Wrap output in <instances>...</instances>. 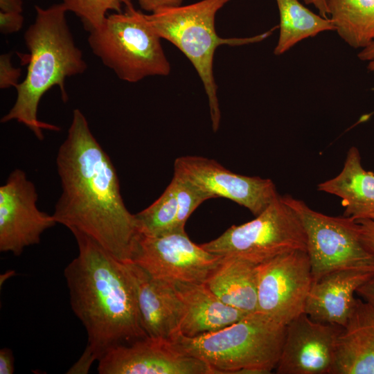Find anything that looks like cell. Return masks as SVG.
I'll return each mask as SVG.
<instances>
[{"mask_svg":"<svg viewBox=\"0 0 374 374\" xmlns=\"http://www.w3.org/2000/svg\"><path fill=\"white\" fill-rule=\"evenodd\" d=\"M211 197L181 176L174 173L161 195L148 208L134 214L138 231L146 236L184 231L194 211Z\"/></svg>","mask_w":374,"mask_h":374,"instance_id":"obj_15","label":"cell"},{"mask_svg":"<svg viewBox=\"0 0 374 374\" xmlns=\"http://www.w3.org/2000/svg\"><path fill=\"white\" fill-rule=\"evenodd\" d=\"M129 265L144 330L148 337L170 341L179 332V301L172 285L153 278L133 262Z\"/></svg>","mask_w":374,"mask_h":374,"instance_id":"obj_19","label":"cell"},{"mask_svg":"<svg viewBox=\"0 0 374 374\" xmlns=\"http://www.w3.org/2000/svg\"><path fill=\"white\" fill-rule=\"evenodd\" d=\"M15 372V359L8 348L0 350V374H12Z\"/></svg>","mask_w":374,"mask_h":374,"instance_id":"obj_29","label":"cell"},{"mask_svg":"<svg viewBox=\"0 0 374 374\" xmlns=\"http://www.w3.org/2000/svg\"><path fill=\"white\" fill-rule=\"evenodd\" d=\"M357 293L364 301L374 305V276L359 287L357 290Z\"/></svg>","mask_w":374,"mask_h":374,"instance_id":"obj_30","label":"cell"},{"mask_svg":"<svg viewBox=\"0 0 374 374\" xmlns=\"http://www.w3.org/2000/svg\"><path fill=\"white\" fill-rule=\"evenodd\" d=\"M367 217V218L374 220V211L368 213V215H366L365 217Z\"/></svg>","mask_w":374,"mask_h":374,"instance_id":"obj_34","label":"cell"},{"mask_svg":"<svg viewBox=\"0 0 374 374\" xmlns=\"http://www.w3.org/2000/svg\"><path fill=\"white\" fill-rule=\"evenodd\" d=\"M231 0H201L192 4L163 8L146 15L161 39L179 48L195 69L208 100L213 130L220 124L221 112L213 74V59L221 45L232 46L261 42L278 27L249 37L222 38L215 30L217 12Z\"/></svg>","mask_w":374,"mask_h":374,"instance_id":"obj_5","label":"cell"},{"mask_svg":"<svg viewBox=\"0 0 374 374\" xmlns=\"http://www.w3.org/2000/svg\"><path fill=\"white\" fill-rule=\"evenodd\" d=\"M282 199L297 214L307 237L313 282L339 270L374 272V255L363 243L351 217H332L310 208L290 196Z\"/></svg>","mask_w":374,"mask_h":374,"instance_id":"obj_8","label":"cell"},{"mask_svg":"<svg viewBox=\"0 0 374 374\" xmlns=\"http://www.w3.org/2000/svg\"><path fill=\"white\" fill-rule=\"evenodd\" d=\"M354 219L357 224L359 235L363 243L374 255V220L367 217H358Z\"/></svg>","mask_w":374,"mask_h":374,"instance_id":"obj_27","label":"cell"},{"mask_svg":"<svg viewBox=\"0 0 374 374\" xmlns=\"http://www.w3.org/2000/svg\"><path fill=\"white\" fill-rule=\"evenodd\" d=\"M313 283L307 251L295 250L257 265V312L286 326L304 313Z\"/></svg>","mask_w":374,"mask_h":374,"instance_id":"obj_9","label":"cell"},{"mask_svg":"<svg viewBox=\"0 0 374 374\" xmlns=\"http://www.w3.org/2000/svg\"><path fill=\"white\" fill-rule=\"evenodd\" d=\"M62 3L80 18L88 32L100 27L109 11L121 12L123 6H133L132 0H62Z\"/></svg>","mask_w":374,"mask_h":374,"instance_id":"obj_24","label":"cell"},{"mask_svg":"<svg viewBox=\"0 0 374 374\" xmlns=\"http://www.w3.org/2000/svg\"><path fill=\"white\" fill-rule=\"evenodd\" d=\"M335 31L349 46L362 49L374 42V0H326Z\"/></svg>","mask_w":374,"mask_h":374,"instance_id":"obj_22","label":"cell"},{"mask_svg":"<svg viewBox=\"0 0 374 374\" xmlns=\"http://www.w3.org/2000/svg\"><path fill=\"white\" fill-rule=\"evenodd\" d=\"M140 7L148 12H154L161 9L177 7L184 0H138Z\"/></svg>","mask_w":374,"mask_h":374,"instance_id":"obj_28","label":"cell"},{"mask_svg":"<svg viewBox=\"0 0 374 374\" xmlns=\"http://www.w3.org/2000/svg\"><path fill=\"white\" fill-rule=\"evenodd\" d=\"M100 374H217L203 361L179 350L168 339L146 337L107 351Z\"/></svg>","mask_w":374,"mask_h":374,"instance_id":"obj_13","label":"cell"},{"mask_svg":"<svg viewBox=\"0 0 374 374\" xmlns=\"http://www.w3.org/2000/svg\"><path fill=\"white\" fill-rule=\"evenodd\" d=\"M174 173L186 179L211 198L230 199L247 208L255 216L279 196L271 179L234 173L215 160L203 157L177 158Z\"/></svg>","mask_w":374,"mask_h":374,"instance_id":"obj_12","label":"cell"},{"mask_svg":"<svg viewBox=\"0 0 374 374\" xmlns=\"http://www.w3.org/2000/svg\"><path fill=\"white\" fill-rule=\"evenodd\" d=\"M78 253L64 268L71 309L87 334V344L72 366L87 373L110 349L148 337L138 305L129 263L107 251L92 238L72 231Z\"/></svg>","mask_w":374,"mask_h":374,"instance_id":"obj_2","label":"cell"},{"mask_svg":"<svg viewBox=\"0 0 374 374\" xmlns=\"http://www.w3.org/2000/svg\"><path fill=\"white\" fill-rule=\"evenodd\" d=\"M24 17L21 13L0 12V31L3 34L18 32L23 26Z\"/></svg>","mask_w":374,"mask_h":374,"instance_id":"obj_26","label":"cell"},{"mask_svg":"<svg viewBox=\"0 0 374 374\" xmlns=\"http://www.w3.org/2000/svg\"><path fill=\"white\" fill-rule=\"evenodd\" d=\"M221 258L194 243L184 231L160 236L139 234L132 262L159 280L203 283Z\"/></svg>","mask_w":374,"mask_h":374,"instance_id":"obj_10","label":"cell"},{"mask_svg":"<svg viewBox=\"0 0 374 374\" xmlns=\"http://www.w3.org/2000/svg\"><path fill=\"white\" fill-rule=\"evenodd\" d=\"M200 245L217 256L259 265L287 252L307 251V237L296 212L278 196L253 220Z\"/></svg>","mask_w":374,"mask_h":374,"instance_id":"obj_7","label":"cell"},{"mask_svg":"<svg viewBox=\"0 0 374 374\" xmlns=\"http://www.w3.org/2000/svg\"><path fill=\"white\" fill-rule=\"evenodd\" d=\"M374 272L346 269L329 273L313 282L304 313L321 323L345 326L352 312L357 289Z\"/></svg>","mask_w":374,"mask_h":374,"instance_id":"obj_16","label":"cell"},{"mask_svg":"<svg viewBox=\"0 0 374 374\" xmlns=\"http://www.w3.org/2000/svg\"><path fill=\"white\" fill-rule=\"evenodd\" d=\"M170 283L179 301V332L184 336L220 330L249 314L223 303L205 283Z\"/></svg>","mask_w":374,"mask_h":374,"instance_id":"obj_17","label":"cell"},{"mask_svg":"<svg viewBox=\"0 0 374 374\" xmlns=\"http://www.w3.org/2000/svg\"><path fill=\"white\" fill-rule=\"evenodd\" d=\"M0 10L4 12L22 13V0H0Z\"/></svg>","mask_w":374,"mask_h":374,"instance_id":"obj_32","label":"cell"},{"mask_svg":"<svg viewBox=\"0 0 374 374\" xmlns=\"http://www.w3.org/2000/svg\"><path fill=\"white\" fill-rule=\"evenodd\" d=\"M257 265L233 256H222L205 283L225 304L251 313L257 310Z\"/></svg>","mask_w":374,"mask_h":374,"instance_id":"obj_20","label":"cell"},{"mask_svg":"<svg viewBox=\"0 0 374 374\" xmlns=\"http://www.w3.org/2000/svg\"><path fill=\"white\" fill-rule=\"evenodd\" d=\"M343 327L315 321L305 313L286 325L278 374H330Z\"/></svg>","mask_w":374,"mask_h":374,"instance_id":"obj_14","label":"cell"},{"mask_svg":"<svg viewBox=\"0 0 374 374\" xmlns=\"http://www.w3.org/2000/svg\"><path fill=\"white\" fill-rule=\"evenodd\" d=\"M330 374H374V305L356 299L337 338Z\"/></svg>","mask_w":374,"mask_h":374,"instance_id":"obj_18","label":"cell"},{"mask_svg":"<svg viewBox=\"0 0 374 374\" xmlns=\"http://www.w3.org/2000/svg\"><path fill=\"white\" fill-rule=\"evenodd\" d=\"M34 184L21 169L12 170L0 186V251L19 256L39 244L42 234L57 222L40 211Z\"/></svg>","mask_w":374,"mask_h":374,"instance_id":"obj_11","label":"cell"},{"mask_svg":"<svg viewBox=\"0 0 374 374\" xmlns=\"http://www.w3.org/2000/svg\"><path fill=\"white\" fill-rule=\"evenodd\" d=\"M318 190L339 197L344 216L363 217L374 211V174L363 168L355 147L348 150L341 172L319 184Z\"/></svg>","mask_w":374,"mask_h":374,"instance_id":"obj_21","label":"cell"},{"mask_svg":"<svg viewBox=\"0 0 374 374\" xmlns=\"http://www.w3.org/2000/svg\"><path fill=\"white\" fill-rule=\"evenodd\" d=\"M286 326L254 312L220 330L195 337L178 332L170 341L217 374H267L276 368Z\"/></svg>","mask_w":374,"mask_h":374,"instance_id":"obj_4","label":"cell"},{"mask_svg":"<svg viewBox=\"0 0 374 374\" xmlns=\"http://www.w3.org/2000/svg\"><path fill=\"white\" fill-rule=\"evenodd\" d=\"M93 53L121 80L134 83L149 76H166L171 71L160 37L145 14L134 6L108 15L89 32Z\"/></svg>","mask_w":374,"mask_h":374,"instance_id":"obj_6","label":"cell"},{"mask_svg":"<svg viewBox=\"0 0 374 374\" xmlns=\"http://www.w3.org/2000/svg\"><path fill=\"white\" fill-rule=\"evenodd\" d=\"M56 166L62 192L53 214L57 223L88 235L118 260L132 262L139 236L126 208L110 157L79 109L73 112Z\"/></svg>","mask_w":374,"mask_h":374,"instance_id":"obj_1","label":"cell"},{"mask_svg":"<svg viewBox=\"0 0 374 374\" xmlns=\"http://www.w3.org/2000/svg\"><path fill=\"white\" fill-rule=\"evenodd\" d=\"M35 18L24 34L29 51L26 77L15 87L17 98L1 123L17 121L42 141L44 130L59 132L60 128L40 121L37 117L42 96L55 86L60 89L64 102L68 100L66 78L83 73L87 64L81 50L75 45L66 21L68 12L64 5L48 8L35 6Z\"/></svg>","mask_w":374,"mask_h":374,"instance_id":"obj_3","label":"cell"},{"mask_svg":"<svg viewBox=\"0 0 374 374\" xmlns=\"http://www.w3.org/2000/svg\"><path fill=\"white\" fill-rule=\"evenodd\" d=\"M360 60L367 62V69L374 73V42L360 50L358 53Z\"/></svg>","mask_w":374,"mask_h":374,"instance_id":"obj_31","label":"cell"},{"mask_svg":"<svg viewBox=\"0 0 374 374\" xmlns=\"http://www.w3.org/2000/svg\"><path fill=\"white\" fill-rule=\"evenodd\" d=\"M12 53H3L0 55V88H15L19 84V79L21 75V69L12 66L11 63Z\"/></svg>","mask_w":374,"mask_h":374,"instance_id":"obj_25","label":"cell"},{"mask_svg":"<svg viewBox=\"0 0 374 374\" xmlns=\"http://www.w3.org/2000/svg\"><path fill=\"white\" fill-rule=\"evenodd\" d=\"M279 12V37L274 53L280 55L301 41L335 30L332 21L307 8L299 0H276Z\"/></svg>","mask_w":374,"mask_h":374,"instance_id":"obj_23","label":"cell"},{"mask_svg":"<svg viewBox=\"0 0 374 374\" xmlns=\"http://www.w3.org/2000/svg\"><path fill=\"white\" fill-rule=\"evenodd\" d=\"M306 4H310L314 6L319 15L324 17H328V10L327 6L326 0H303Z\"/></svg>","mask_w":374,"mask_h":374,"instance_id":"obj_33","label":"cell"}]
</instances>
